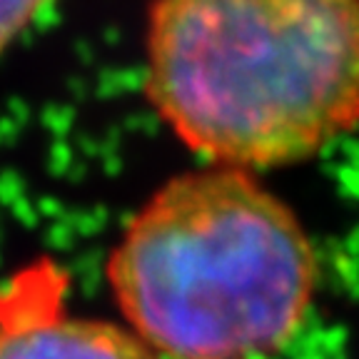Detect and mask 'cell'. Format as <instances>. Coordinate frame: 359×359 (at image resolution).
Wrapping results in <instances>:
<instances>
[{"mask_svg":"<svg viewBox=\"0 0 359 359\" xmlns=\"http://www.w3.org/2000/svg\"><path fill=\"white\" fill-rule=\"evenodd\" d=\"M145 90L210 165L307 160L359 125V0H155Z\"/></svg>","mask_w":359,"mask_h":359,"instance_id":"1","label":"cell"},{"mask_svg":"<svg viewBox=\"0 0 359 359\" xmlns=\"http://www.w3.org/2000/svg\"><path fill=\"white\" fill-rule=\"evenodd\" d=\"M107 275L128 330L163 359H262L302 327L317 255L255 172L208 165L155 192Z\"/></svg>","mask_w":359,"mask_h":359,"instance_id":"2","label":"cell"},{"mask_svg":"<svg viewBox=\"0 0 359 359\" xmlns=\"http://www.w3.org/2000/svg\"><path fill=\"white\" fill-rule=\"evenodd\" d=\"M50 6L53 0H0V50H6Z\"/></svg>","mask_w":359,"mask_h":359,"instance_id":"4","label":"cell"},{"mask_svg":"<svg viewBox=\"0 0 359 359\" xmlns=\"http://www.w3.org/2000/svg\"><path fill=\"white\" fill-rule=\"evenodd\" d=\"M0 359H163L128 327L70 314L62 280L35 267L0 292Z\"/></svg>","mask_w":359,"mask_h":359,"instance_id":"3","label":"cell"}]
</instances>
